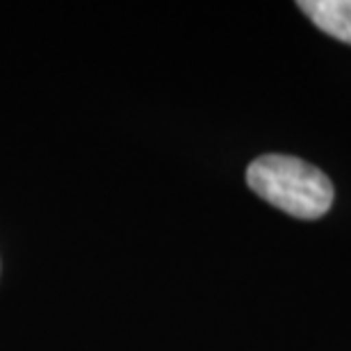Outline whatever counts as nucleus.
I'll return each mask as SVG.
<instances>
[{"label":"nucleus","mask_w":351,"mask_h":351,"mask_svg":"<svg viewBox=\"0 0 351 351\" xmlns=\"http://www.w3.org/2000/svg\"><path fill=\"white\" fill-rule=\"evenodd\" d=\"M247 185L274 208L297 217L319 219L333 206L331 178L306 160L267 153L247 169Z\"/></svg>","instance_id":"f257e3e1"},{"label":"nucleus","mask_w":351,"mask_h":351,"mask_svg":"<svg viewBox=\"0 0 351 351\" xmlns=\"http://www.w3.org/2000/svg\"><path fill=\"white\" fill-rule=\"evenodd\" d=\"M297 7L322 32L351 46V0H299Z\"/></svg>","instance_id":"f03ea898"}]
</instances>
